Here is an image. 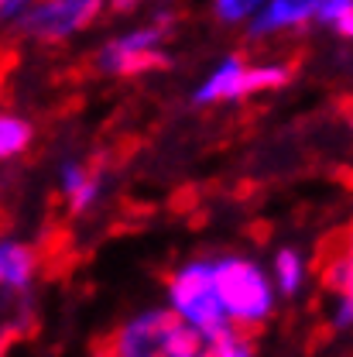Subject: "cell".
Listing matches in <instances>:
<instances>
[{"instance_id":"3","label":"cell","mask_w":353,"mask_h":357,"mask_svg":"<svg viewBox=\"0 0 353 357\" xmlns=\"http://www.w3.org/2000/svg\"><path fill=\"white\" fill-rule=\"evenodd\" d=\"M168 310L189 323L199 337H217L230 330V316L223 310L213 261H189L168 278Z\"/></svg>"},{"instance_id":"15","label":"cell","mask_w":353,"mask_h":357,"mask_svg":"<svg viewBox=\"0 0 353 357\" xmlns=\"http://www.w3.org/2000/svg\"><path fill=\"white\" fill-rule=\"evenodd\" d=\"M265 0H213L217 7V17L223 24H240V21H251L258 10H261Z\"/></svg>"},{"instance_id":"12","label":"cell","mask_w":353,"mask_h":357,"mask_svg":"<svg viewBox=\"0 0 353 357\" xmlns=\"http://www.w3.org/2000/svg\"><path fill=\"white\" fill-rule=\"evenodd\" d=\"M31 137H35V128L24 117L0 114V162H10V158L24 155L28 144H31Z\"/></svg>"},{"instance_id":"2","label":"cell","mask_w":353,"mask_h":357,"mask_svg":"<svg viewBox=\"0 0 353 357\" xmlns=\"http://www.w3.org/2000/svg\"><path fill=\"white\" fill-rule=\"evenodd\" d=\"M217 289H220L223 310L230 316V326L237 330H254L274 312V282L267 271L251 258H217L213 261Z\"/></svg>"},{"instance_id":"11","label":"cell","mask_w":353,"mask_h":357,"mask_svg":"<svg viewBox=\"0 0 353 357\" xmlns=\"http://www.w3.org/2000/svg\"><path fill=\"white\" fill-rule=\"evenodd\" d=\"M274 285H278V292L281 296H299L302 292V285H306V258H302V251H295V248H278V255H274Z\"/></svg>"},{"instance_id":"7","label":"cell","mask_w":353,"mask_h":357,"mask_svg":"<svg viewBox=\"0 0 353 357\" xmlns=\"http://www.w3.org/2000/svg\"><path fill=\"white\" fill-rule=\"evenodd\" d=\"M38 271V255L35 248L21 244V241H0V316L21 306V299L28 296L31 282Z\"/></svg>"},{"instance_id":"16","label":"cell","mask_w":353,"mask_h":357,"mask_svg":"<svg viewBox=\"0 0 353 357\" xmlns=\"http://www.w3.org/2000/svg\"><path fill=\"white\" fill-rule=\"evenodd\" d=\"M24 3H28V0H0V21H7V24H10V21L21 14V7H24Z\"/></svg>"},{"instance_id":"14","label":"cell","mask_w":353,"mask_h":357,"mask_svg":"<svg viewBox=\"0 0 353 357\" xmlns=\"http://www.w3.org/2000/svg\"><path fill=\"white\" fill-rule=\"evenodd\" d=\"M315 21L333 28L340 38H353V0H319Z\"/></svg>"},{"instance_id":"5","label":"cell","mask_w":353,"mask_h":357,"mask_svg":"<svg viewBox=\"0 0 353 357\" xmlns=\"http://www.w3.org/2000/svg\"><path fill=\"white\" fill-rule=\"evenodd\" d=\"M292 79V66L285 62H265V66H247L244 59L230 55L210 73V79L196 89V103H226V100H244L254 93L285 86Z\"/></svg>"},{"instance_id":"9","label":"cell","mask_w":353,"mask_h":357,"mask_svg":"<svg viewBox=\"0 0 353 357\" xmlns=\"http://www.w3.org/2000/svg\"><path fill=\"white\" fill-rule=\"evenodd\" d=\"M326 285L340 296L333 326L336 330H350L353 326V234L347 237V248L333 258V268H326Z\"/></svg>"},{"instance_id":"4","label":"cell","mask_w":353,"mask_h":357,"mask_svg":"<svg viewBox=\"0 0 353 357\" xmlns=\"http://www.w3.org/2000/svg\"><path fill=\"white\" fill-rule=\"evenodd\" d=\"M107 0H28L10 21L21 35L38 42H65L100 17Z\"/></svg>"},{"instance_id":"13","label":"cell","mask_w":353,"mask_h":357,"mask_svg":"<svg viewBox=\"0 0 353 357\" xmlns=\"http://www.w3.org/2000/svg\"><path fill=\"white\" fill-rule=\"evenodd\" d=\"M199 357H254V347H251L247 330L230 326V330H223L217 337H206Z\"/></svg>"},{"instance_id":"6","label":"cell","mask_w":353,"mask_h":357,"mask_svg":"<svg viewBox=\"0 0 353 357\" xmlns=\"http://www.w3.org/2000/svg\"><path fill=\"white\" fill-rule=\"evenodd\" d=\"M162 42H165V24L151 21L144 28L124 31L120 38L103 45L96 52V66L103 73H113V76H141V73L165 69L168 55L162 52Z\"/></svg>"},{"instance_id":"8","label":"cell","mask_w":353,"mask_h":357,"mask_svg":"<svg viewBox=\"0 0 353 357\" xmlns=\"http://www.w3.org/2000/svg\"><path fill=\"white\" fill-rule=\"evenodd\" d=\"M315 10H319V0H265L261 10L251 17V35L265 38V35L302 28L306 21L315 17Z\"/></svg>"},{"instance_id":"10","label":"cell","mask_w":353,"mask_h":357,"mask_svg":"<svg viewBox=\"0 0 353 357\" xmlns=\"http://www.w3.org/2000/svg\"><path fill=\"white\" fill-rule=\"evenodd\" d=\"M58 185H62V196L69 199V206L79 213V210H89L100 196V176L86 169L83 162H65L58 169Z\"/></svg>"},{"instance_id":"1","label":"cell","mask_w":353,"mask_h":357,"mask_svg":"<svg viewBox=\"0 0 353 357\" xmlns=\"http://www.w3.org/2000/svg\"><path fill=\"white\" fill-rule=\"evenodd\" d=\"M203 340L168 306L144 310L113 333L107 357H199Z\"/></svg>"},{"instance_id":"17","label":"cell","mask_w":353,"mask_h":357,"mask_svg":"<svg viewBox=\"0 0 353 357\" xmlns=\"http://www.w3.org/2000/svg\"><path fill=\"white\" fill-rule=\"evenodd\" d=\"M144 0H110V7L113 10H120V14H127V10H137Z\"/></svg>"}]
</instances>
